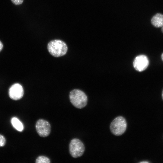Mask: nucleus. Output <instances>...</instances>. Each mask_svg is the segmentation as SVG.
<instances>
[{
    "instance_id": "nucleus-8",
    "label": "nucleus",
    "mask_w": 163,
    "mask_h": 163,
    "mask_svg": "<svg viewBox=\"0 0 163 163\" xmlns=\"http://www.w3.org/2000/svg\"><path fill=\"white\" fill-rule=\"evenodd\" d=\"M152 24L156 27H162L163 26V15L157 13L153 16L151 19Z\"/></svg>"
},
{
    "instance_id": "nucleus-13",
    "label": "nucleus",
    "mask_w": 163,
    "mask_h": 163,
    "mask_svg": "<svg viewBox=\"0 0 163 163\" xmlns=\"http://www.w3.org/2000/svg\"><path fill=\"white\" fill-rule=\"evenodd\" d=\"M3 45L1 41H0V52L2 50L3 48Z\"/></svg>"
},
{
    "instance_id": "nucleus-11",
    "label": "nucleus",
    "mask_w": 163,
    "mask_h": 163,
    "mask_svg": "<svg viewBox=\"0 0 163 163\" xmlns=\"http://www.w3.org/2000/svg\"><path fill=\"white\" fill-rule=\"evenodd\" d=\"M6 140L5 138L2 135L0 134V147H2L5 144Z\"/></svg>"
},
{
    "instance_id": "nucleus-2",
    "label": "nucleus",
    "mask_w": 163,
    "mask_h": 163,
    "mask_svg": "<svg viewBox=\"0 0 163 163\" xmlns=\"http://www.w3.org/2000/svg\"><path fill=\"white\" fill-rule=\"evenodd\" d=\"M69 99L72 104L75 107L81 109L87 105V97L85 93L79 89H75L70 91Z\"/></svg>"
},
{
    "instance_id": "nucleus-14",
    "label": "nucleus",
    "mask_w": 163,
    "mask_h": 163,
    "mask_svg": "<svg viewBox=\"0 0 163 163\" xmlns=\"http://www.w3.org/2000/svg\"><path fill=\"white\" fill-rule=\"evenodd\" d=\"M149 162L147 161H141V162H140V163H149Z\"/></svg>"
},
{
    "instance_id": "nucleus-5",
    "label": "nucleus",
    "mask_w": 163,
    "mask_h": 163,
    "mask_svg": "<svg viewBox=\"0 0 163 163\" xmlns=\"http://www.w3.org/2000/svg\"><path fill=\"white\" fill-rule=\"evenodd\" d=\"M35 127L37 133L40 137H47L50 133L51 126L47 120L43 119L38 120L36 122Z\"/></svg>"
},
{
    "instance_id": "nucleus-12",
    "label": "nucleus",
    "mask_w": 163,
    "mask_h": 163,
    "mask_svg": "<svg viewBox=\"0 0 163 163\" xmlns=\"http://www.w3.org/2000/svg\"><path fill=\"white\" fill-rule=\"evenodd\" d=\"M12 2L15 5H19L21 4L24 0H11Z\"/></svg>"
},
{
    "instance_id": "nucleus-7",
    "label": "nucleus",
    "mask_w": 163,
    "mask_h": 163,
    "mask_svg": "<svg viewBox=\"0 0 163 163\" xmlns=\"http://www.w3.org/2000/svg\"><path fill=\"white\" fill-rule=\"evenodd\" d=\"M24 94L23 88L22 85L19 83H15L12 85L8 91L10 97L14 100L21 99Z\"/></svg>"
},
{
    "instance_id": "nucleus-9",
    "label": "nucleus",
    "mask_w": 163,
    "mask_h": 163,
    "mask_svg": "<svg viewBox=\"0 0 163 163\" xmlns=\"http://www.w3.org/2000/svg\"><path fill=\"white\" fill-rule=\"evenodd\" d=\"M12 124L14 128L19 131H22L24 129L23 125L21 122L17 118L14 117L11 120Z\"/></svg>"
},
{
    "instance_id": "nucleus-17",
    "label": "nucleus",
    "mask_w": 163,
    "mask_h": 163,
    "mask_svg": "<svg viewBox=\"0 0 163 163\" xmlns=\"http://www.w3.org/2000/svg\"><path fill=\"white\" fill-rule=\"evenodd\" d=\"M161 30L162 32H163V26L161 27Z\"/></svg>"
},
{
    "instance_id": "nucleus-4",
    "label": "nucleus",
    "mask_w": 163,
    "mask_h": 163,
    "mask_svg": "<svg viewBox=\"0 0 163 163\" xmlns=\"http://www.w3.org/2000/svg\"><path fill=\"white\" fill-rule=\"evenodd\" d=\"M85 147L83 143L78 139L74 138L70 141L69 144V152L73 158L81 157L83 154Z\"/></svg>"
},
{
    "instance_id": "nucleus-1",
    "label": "nucleus",
    "mask_w": 163,
    "mask_h": 163,
    "mask_svg": "<svg viewBox=\"0 0 163 163\" xmlns=\"http://www.w3.org/2000/svg\"><path fill=\"white\" fill-rule=\"evenodd\" d=\"M47 48L50 54L55 57L64 55L68 50L66 44L60 40H54L50 41L48 44Z\"/></svg>"
},
{
    "instance_id": "nucleus-6",
    "label": "nucleus",
    "mask_w": 163,
    "mask_h": 163,
    "mask_svg": "<svg viewBox=\"0 0 163 163\" xmlns=\"http://www.w3.org/2000/svg\"><path fill=\"white\" fill-rule=\"evenodd\" d=\"M149 61L147 57L143 55L136 56L134 59L133 66L135 69L139 72L145 70L148 66Z\"/></svg>"
},
{
    "instance_id": "nucleus-16",
    "label": "nucleus",
    "mask_w": 163,
    "mask_h": 163,
    "mask_svg": "<svg viewBox=\"0 0 163 163\" xmlns=\"http://www.w3.org/2000/svg\"><path fill=\"white\" fill-rule=\"evenodd\" d=\"M162 99H163V91H162Z\"/></svg>"
},
{
    "instance_id": "nucleus-10",
    "label": "nucleus",
    "mask_w": 163,
    "mask_h": 163,
    "mask_svg": "<svg viewBox=\"0 0 163 163\" xmlns=\"http://www.w3.org/2000/svg\"><path fill=\"white\" fill-rule=\"evenodd\" d=\"M35 162L36 163H50V161L49 158L47 157L41 155L37 158Z\"/></svg>"
},
{
    "instance_id": "nucleus-3",
    "label": "nucleus",
    "mask_w": 163,
    "mask_h": 163,
    "mask_svg": "<svg viewBox=\"0 0 163 163\" xmlns=\"http://www.w3.org/2000/svg\"><path fill=\"white\" fill-rule=\"evenodd\" d=\"M127 124L125 118L120 116L115 118L111 122L110 129L112 133L116 136L122 135L126 130Z\"/></svg>"
},
{
    "instance_id": "nucleus-15",
    "label": "nucleus",
    "mask_w": 163,
    "mask_h": 163,
    "mask_svg": "<svg viewBox=\"0 0 163 163\" xmlns=\"http://www.w3.org/2000/svg\"><path fill=\"white\" fill-rule=\"evenodd\" d=\"M161 59H162V61H163V53L161 54Z\"/></svg>"
}]
</instances>
